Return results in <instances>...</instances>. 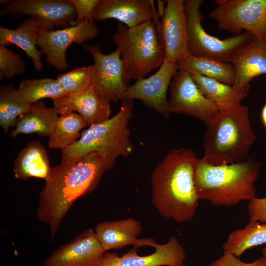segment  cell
<instances>
[{
    "label": "cell",
    "instance_id": "obj_6",
    "mask_svg": "<svg viewBox=\"0 0 266 266\" xmlns=\"http://www.w3.org/2000/svg\"><path fill=\"white\" fill-rule=\"evenodd\" d=\"M127 74L135 80L160 67L165 55L153 21L129 28L119 22L112 35Z\"/></svg>",
    "mask_w": 266,
    "mask_h": 266
},
{
    "label": "cell",
    "instance_id": "obj_21",
    "mask_svg": "<svg viewBox=\"0 0 266 266\" xmlns=\"http://www.w3.org/2000/svg\"><path fill=\"white\" fill-rule=\"evenodd\" d=\"M13 163L14 176L22 180L36 177L46 181L52 170L47 151L38 140L30 141L19 151Z\"/></svg>",
    "mask_w": 266,
    "mask_h": 266
},
{
    "label": "cell",
    "instance_id": "obj_15",
    "mask_svg": "<svg viewBox=\"0 0 266 266\" xmlns=\"http://www.w3.org/2000/svg\"><path fill=\"white\" fill-rule=\"evenodd\" d=\"M155 252L140 256L133 247L120 256L116 253L105 252L97 266H179L184 263L186 253L177 238L170 237L165 244L156 243Z\"/></svg>",
    "mask_w": 266,
    "mask_h": 266
},
{
    "label": "cell",
    "instance_id": "obj_34",
    "mask_svg": "<svg viewBox=\"0 0 266 266\" xmlns=\"http://www.w3.org/2000/svg\"><path fill=\"white\" fill-rule=\"evenodd\" d=\"M248 221L266 222V197H256L249 201L247 205Z\"/></svg>",
    "mask_w": 266,
    "mask_h": 266
},
{
    "label": "cell",
    "instance_id": "obj_9",
    "mask_svg": "<svg viewBox=\"0 0 266 266\" xmlns=\"http://www.w3.org/2000/svg\"><path fill=\"white\" fill-rule=\"evenodd\" d=\"M82 47L90 53L94 60L92 86L96 92L109 102L121 100L130 79L119 50L116 49L105 54L99 44H84Z\"/></svg>",
    "mask_w": 266,
    "mask_h": 266
},
{
    "label": "cell",
    "instance_id": "obj_4",
    "mask_svg": "<svg viewBox=\"0 0 266 266\" xmlns=\"http://www.w3.org/2000/svg\"><path fill=\"white\" fill-rule=\"evenodd\" d=\"M256 139L248 106L241 104L219 111L206 125L201 159L216 166L245 161Z\"/></svg>",
    "mask_w": 266,
    "mask_h": 266
},
{
    "label": "cell",
    "instance_id": "obj_11",
    "mask_svg": "<svg viewBox=\"0 0 266 266\" xmlns=\"http://www.w3.org/2000/svg\"><path fill=\"white\" fill-rule=\"evenodd\" d=\"M99 28L94 20L86 19L80 23L51 31L38 28L37 45L49 64L58 70L68 67L66 51L72 43L83 44L95 37Z\"/></svg>",
    "mask_w": 266,
    "mask_h": 266
},
{
    "label": "cell",
    "instance_id": "obj_25",
    "mask_svg": "<svg viewBox=\"0 0 266 266\" xmlns=\"http://www.w3.org/2000/svg\"><path fill=\"white\" fill-rule=\"evenodd\" d=\"M200 92L219 111L241 104L248 93L240 91L233 86L197 74H190Z\"/></svg>",
    "mask_w": 266,
    "mask_h": 266
},
{
    "label": "cell",
    "instance_id": "obj_26",
    "mask_svg": "<svg viewBox=\"0 0 266 266\" xmlns=\"http://www.w3.org/2000/svg\"><path fill=\"white\" fill-rule=\"evenodd\" d=\"M263 244H266V222L248 221L244 228L229 233L223 249L239 258L246 250Z\"/></svg>",
    "mask_w": 266,
    "mask_h": 266
},
{
    "label": "cell",
    "instance_id": "obj_16",
    "mask_svg": "<svg viewBox=\"0 0 266 266\" xmlns=\"http://www.w3.org/2000/svg\"><path fill=\"white\" fill-rule=\"evenodd\" d=\"M104 252L95 231L88 228L54 251L42 266H97Z\"/></svg>",
    "mask_w": 266,
    "mask_h": 266
},
{
    "label": "cell",
    "instance_id": "obj_37",
    "mask_svg": "<svg viewBox=\"0 0 266 266\" xmlns=\"http://www.w3.org/2000/svg\"><path fill=\"white\" fill-rule=\"evenodd\" d=\"M9 1V0H0V3H5V4H6V3H7Z\"/></svg>",
    "mask_w": 266,
    "mask_h": 266
},
{
    "label": "cell",
    "instance_id": "obj_19",
    "mask_svg": "<svg viewBox=\"0 0 266 266\" xmlns=\"http://www.w3.org/2000/svg\"><path fill=\"white\" fill-rule=\"evenodd\" d=\"M141 223L133 218L114 221H105L99 223L95 232L104 252L119 249L132 244L138 248L142 246L153 245L156 243L152 238L139 239Z\"/></svg>",
    "mask_w": 266,
    "mask_h": 266
},
{
    "label": "cell",
    "instance_id": "obj_22",
    "mask_svg": "<svg viewBox=\"0 0 266 266\" xmlns=\"http://www.w3.org/2000/svg\"><path fill=\"white\" fill-rule=\"evenodd\" d=\"M38 26L31 17L21 23L15 29L0 26V45L14 44L23 50L30 58L34 69L37 71L43 67V54L36 47Z\"/></svg>",
    "mask_w": 266,
    "mask_h": 266
},
{
    "label": "cell",
    "instance_id": "obj_29",
    "mask_svg": "<svg viewBox=\"0 0 266 266\" xmlns=\"http://www.w3.org/2000/svg\"><path fill=\"white\" fill-rule=\"evenodd\" d=\"M18 90L24 99L31 104L44 98L55 101L67 96L58 81L49 78L22 80Z\"/></svg>",
    "mask_w": 266,
    "mask_h": 266
},
{
    "label": "cell",
    "instance_id": "obj_38",
    "mask_svg": "<svg viewBox=\"0 0 266 266\" xmlns=\"http://www.w3.org/2000/svg\"><path fill=\"white\" fill-rule=\"evenodd\" d=\"M179 266H187L186 265V264L185 263H184L183 264H182L181 265H180Z\"/></svg>",
    "mask_w": 266,
    "mask_h": 266
},
{
    "label": "cell",
    "instance_id": "obj_24",
    "mask_svg": "<svg viewBox=\"0 0 266 266\" xmlns=\"http://www.w3.org/2000/svg\"><path fill=\"white\" fill-rule=\"evenodd\" d=\"M178 70L197 74L233 86L235 79L233 65L214 59L189 55L177 65Z\"/></svg>",
    "mask_w": 266,
    "mask_h": 266
},
{
    "label": "cell",
    "instance_id": "obj_33",
    "mask_svg": "<svg viewBox=\"0 0 266 266\" xmlns=\"http://www.w3.org/2000/svg\"><path fill=\"white\" fill-rule=\"evenodd\" d=\"M76 12V25L84 20H92L93 13L99 0H69Z\"/></svg>",
    "mask_w": 266,
    "mask_h": 266
},
{
    "label": "cell",
    "instance_id": "obj_20",
    "mask_svg": "<svg viewBox=\"0 0 266 266\" xmlns=\"http://www.w3.org/2000/svg\"><path fill=\"white\" fill-rule=\"evenodd\" d=\"M53 103L59 114L77 111L89 126L106 121L111 114L110 102L99 95L93 86Z\"/></svg>",
    "mask_w": 266,
    "mask_h": 266
},
{
    "label": "cell",
    "instance_id": "obj_18",
    "mask_svg": "<svg viewBox=\"0 0 266 266\" xmlns=\"http://www.w3.org/2000/svg\"><path fill=\"white\" fill-rule=\"evenodd\" d=\"M228 62L233 65L235 71L233 86L248 93L251 81L266 74V42L253 36L248 43L233 52Z\"/></svg>",
    "mask_w": 266,
    "mask_h": 266
},
{
    "label": "cell",
    "instance_id": "obj_27",
    "mask_svg": "<svg viewBox=\"0 0 266 266\" xmlns=\"http://www.w3.org/2000/svg\"><path fill=\"white\" fill-rule=\"evenodd\" d=\"M86 126L83 117L75 112L61 115L49 137L48 147L63 150L70 146L78 140L80 131Z\"/></svg>",
    "mask_w": 266,
    "mask_h": 266
},
{
    "label": "cell",
    "instance_id": "obj_10",
    "mask_svg": "<svg viewBox=\"0 0 266 266\" xmlns=\"http://www.w3.org/2000/svg\"><path fill=\"white\" fill-rule=\"evenodd\" d=\"M0 15H28L33 18L38 28L54 31L55 28L75 26L76 15L69 0H13L1 9Z\"/></svg>",
    "mask_w": 266,
    "mask_h": 266
},
{
    "label": "cell",
    "instance_id": "obj_32",
    "mask_svg": "<svg viewBox=\"0 0 266 266\" xmlns=\"http://www.w3.org/2000/svg\"><path fill=\"white\" fill-rule=\"evenodd\" d=\"M208 266H266V257L262 256L252 262L245 263L233 254L224 251L219 258L213 261Z\"/></svg>",
    "mask_w": 266,
    "mask_h": 266
},
{
    "label": "cell",
    "instance_id": "obj_12",
    "mask_svg": "<svg viewBox=\"0 0 266 266\" xmlns=\"http://www.w3.org/2000/svg\"><path fill=\"white\" fill-rule=\"evenodd\" d=\"M159 11L161 22L156 27L165 58L177 65L190 55L184 0H167Z\"/></svg>",
    "mask_w": 266,
    "mask_h": 266
},
{
    "label": "cell",
    "instance_id": "obj_13",
    "mask_svg": "<svg viewBox=\"0 0 266 266\" xmlns=\"http://www.w3.org/2000/svg\"><path fill=\"white\" fill-rule=\"evenodd\" d=\"M170 113L186 114L207 125L219 110L200 90L190 73L178 70L169 85Z\"/></svg>",
    "mask_w": 266,
    "mask_h": 266
},
{
    "label": "cell",
    "instance_id": "obj_2",
    "mask_svg": "<svg viewBox=\"0 0 266 266\" xmlns=\"http://www.w3.org/2000/svg\"><path fill=\"white\" fill-rule=\"evenodd\" d=\"M198 159L191 149H175L152 172V202L164 218L183 223L196 215L200 200L195 182Z\"/></svg>",
    "mask_w": 266,
    "mask_h": 266
},
{
    "label": "cell",
    "instance_id": "obj_30",
    "mask_svg": "<svg viewBox=\"0 0 266 266\" xmlns=\"http://www.w3.org/2000/svg\"><path fill=\"white\" fill-rule=\"evenodd\" d=\"M93 65L62 73L56 80L67 96L84 92L92 86Z\"/></svg>",
    "mask_w": 266,
    "mask_h": 266
},
{
    "label": "cell",
    "instance_id": "obj_23",
    "mask_svg": "<svg viewBox=\"0 0 266 266\" xmlns=\"http://www.w3.org/2000/svg\"><path fill=\"white\" fill-rule=\"evenodd\" d=\"M59 114L54 106L48 107L40 100L34 102L28 111L18 117L10 136L15 137L21 133H36L42 136L49 137L53 132Z\"/></svg>",
    "mask_w": 266,
    "mask_h": 266
},
{
    "label": "cell",
    "instance_id": "obj_35",
    "mask_svg": "<svg viewBox=\"0 0 266 266\" xmlns=\"http://www.w3.org/2000/svg\"><path fill=\"white\" fill-rule=\"evenodd\" d=\"M261 119L262 124L266 130V102L265 103L261 110Z\"/></svg>",
    "mask_w": 266,
    "mask_h": 266
},
{
    "label": "cell",
    "instance_id": "obj_31",
    "mask_svg": "<svg viewBox=\"0 0 266 266\" xmlns=\"http://www.w3.org/2000/svg\"><path fill=\"white\" fill-rule=\"evenodd\" d=\"M26 65L19 53L0 45V76L9 79L23 74Z\"/></svg>",
    "mask_w": 266,
    "mask_h": 266
},
{
    "label": "cell",
    "instance_id": "obj_7",
    "mask_svg": "<svg viewBox=\"0 0 266 266\" xmlns=\"http://www.w3.org/2000/svg\"><path fill=\"white\" fill-rule=\"evenodd\" d=\"M203 0H184L189 54L228 62L230 54L237 48L248 43L254 36L243 31L224 39L210 35L203 28L200 7Z\"/></svg>",
    "mask_w": 266,
    "mask_h": 266
},
{
    "label": "cell",
    "instance_id": "obj_36",
    "mask_svg": "<svg viewBox=\"0 0 266 266\" xmlns=\"http://www.w3.org/2000/svg\"><path fill=\"white\" fill-rule=\"evenodd\" d=\"M262 254H263V256L266 257V246L263 249Z\"/></svg>",
    "mask_w": 266,
    "mask_h": 266
},
{
    "label": "cell",
    "instance_id": "obj_17",
    "mask_svg": "<svg viewBox=\"0 0 266 266\" xmlns=\"http://www.w3.org/2000/svg\"><path fill=\"white\" fill-rule=\"evenodd\" d=\"M158 12L152 0H99L93 13L95 21L117 20L129 28L145 22L158 21Z\"/></svg>",
    "mask_w": 266,
    "mask_h": 266
},
{
    "label": "cell",
    "instance_id": "obj_1",
    "mask_svg": "<svg viewBox=\"0 0 266 266\" xmlns=\"http://www.w3.org/2000/svg\"><path fill=\"white\" fill-rule=\"evenodd\" d=\"M107 170L103 159L96 152L76 162L52 167L36 209L37 218L49 227L51 240L74 202L92 192Z\"/></svg>",
    "mask_w": 266,
    "mask_h": 266
},
{
    "label": "cell",
    "instance_id": "obj_3",
    "mask_svg": "<svg viewBox=\"0 0 266 266\" xmlns=\"http://www.w3.org/2000/svg\"><path fill=\"white\" fill-rule=\"evenodd\" d=\"M262 169L255 156L246 161L224 165H212L198 159L195 182L200 200L215 206L237 205L256 197L255 182Z\"/></svg>",
    "mask_w": 266,
    "mask_h": 266
},
{
    "label": "cell",
    "instance_id": "obj_28",
    "mask_svg": "<svg viewBox=\"0 0 266 266\" xmlns=\"http://www.w3.org/2000/svg\"><path fill=\"white\" fill-rule=\"evenodd\" d=\"M31 105L14 85L0 86V125L5 133L15 126L18 117L28 111Z\"/></svg>",
    "mask_w": 266,
    "mask_h": 266
},
{
    "label": "cell",
    "instance_id": "obj_5",
    "mask_svg": "<svg viewBox=\"0 0 266 266\" xmlns=\"http://www.w3.org/2000/svg\"><path fill=\"white\" fill-rule=\"evenodd\" d=\"M119 112L103 122L92 125L84 131L78 140L62 150L61 163H74L92 152L103 159L107 170L117 158L127 157L133 151L129 123L133 117V100H122Z\"/></svg>",
    "mask_w": 266,
    "mask_h": 266
},
{
    "label": "cell",
    "instance_id": "obj_14",
    "mask_svg": "<svg viewBox=\"0 0 266 266\" xmlns=\"http://www.w3.org/2000/svg\"><path fill=\"white\" fill-rule=\"evenodd\" d=\"M178 70L177 66L166 58L159 69L148 78L136 80L129 85L122 100H140L145 105L165 117L169 116L166 93L171 81Z\"/></svg>",
    "mask_w": 266,
    "mask_h": 266
},
{
    "label": "cell",
    "instance_id": "obj_8",
    "mask_svg": "<svg viewBox=\"0 0 266 266\" xmlns=\"http://www.w3.org/2000/svg\"><path fill=\"white\" fill-rule=\"evenodd\" d=\"M209 12L220 30L235 35L247 31L266 42V0H217Z\"/></svg>",
    "mask_w": 266,
    "mask_h": 266
}]
</instances>
